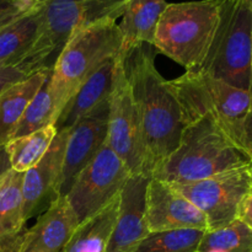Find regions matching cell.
Returning <instances> with one entry per match:
<instances>
[{
    "mask_svg": "<svg viewBox=\"0 0 252 252\" xmlns=\"http://www.w3.org/2000/svg\"><path fill=\"white\" fill-rule=\"evenodd\" d=\"M126 69L142 123L147 175L152 177L179 148L185 128L184 116L169 80L159 73L152 51L145 44L128 57Z\"/></svg>",
    "mask_w": 252,
    "mask_h": 252,
    "instance_id": "6da1fadb",
    "label": "cell"
},
{
    "mask_svg": "<svg viewBox=\"0 0 252 252\" xmlns=\"http://www.w3.org/2000/svg\"><path fill=\"white\" fill-rule=\"evenodd\" d=\"M252 165V159L209 117L185 123L179 148L152 177L167 184H189Z\"/></svg>",
    "mask_w": 252,
    "mask_h": 252,
    "instance_id": "7a4b0ae2",
    "label": "cell"
},
{
    "mask_svg": "<svg viewBox=\"0 0 252 252\" xmlns=\"http://www.w3.org/2000/svg\"><path fill=\"white\" fill-rule=\"evenodd\" d=\"M121 46L122 33L115 20L90 25L68 39L59 52L48 79L54 123L84 81L105 62L117 57Z\"/></svg>",
    "mask_w": 252,
    "mask_h": 252,
    "instance_id": "3957f363",
    "label": "cell"
},
{
    "mask_svg": "<svg viewBox=\"0 0 252 252\" xmlns=\"http://www.w3.org/2000/svg\"><path fill=\"white\" fill-rule=\"evenodd\" d=\"M219 6L220 0L167 4L158 24L153 47L186 71L199 70L216 34Z\"/></svg>",
    "mask_w": 252,
    "mask_h": 252,
    "instance_id": "277c9868",
    "label": "cell"
},
{
    "mask_svg": "<svg viewBox=\"0 0 252 252\" xmlns=\"http://www.w3.org/2000/svg\"><path fill=\"white\" fill-rule=\"evenodd\" d=\"M169 85L181 106L185 123L209 117L239 147L241 127L252 106L250 91L202 71H186L169 80Z\"/></svg>",
    "mask_w": 252,
    "mask_h": 252,
    "instance_id": "5b68a950",
    "label": "cell"
},
{
    "mask_svg": "<svg viewBox=\"0 0 252 252\" xmlns=\"http://www.w3.org/2000/svg\"><path fill=\"white\" fill-rule=\"evenodd\" d=\"M128 0H38L39 26L27 64L36 70L52 68L48 59L61 52L79 30L122 17Z\"/></svg>",
    "mask_w": 252,
    "mask_h": 252,
    "instance_id": "8992f818",
    "label": "cell"
},
{
    "mask_svg": "<svg viewBox=\"0 0 252 252\" xmlns=\"http://www.w3.org/2000/svg\"><path fill=\"white\" fill-rule=\"evenodd\" d=\"M252 7L248 0H220L219 21L202 71L235 88L251 89Z\"/></svg>",
    "mask_w": 252,
    "mask_h": 252,
    "instance_id": "52a82bcc",
    "label": "cell"
},
{
    "mask_svg": "<svg viewBox=\"0 0 252 252\" xmlns=\"http://www.w3.org/2000/svg\"><path fill=\"white\" fill-rule=\"evenodd\" d=\"M107 145L132 175H147L144 139L137 103L128 80L126 59L117 54L108 108ZM149 177V176H148Z\"/></svg>",
    "mask_w": 252,
    "mask_h": 252,
    "instance_id": "ba28073f",
    "label": "cell"
},
{
    "mask_svg": "<svg viewBox=\"0 0 252 252\" xmlns=\"http://www.w3.org/2000/svg\"><path fill=\"white\" fill-rule=\"evenodd\" d=\"M172 186L206 216L208 230H214L238 218L239 207L252 189V165Z\"/></svg>",
    "mask_w": 252,
    "mask_h": 252,
    "instance_id": "9c48e42d",
    "label": "cell"
},
{
    "mask_svg": "<svg viewBox=\"0 0 252 252\" xmlns=\"http://www.w3.org/2000/svg\"><path fill=\"white\" fill-rule=\"evenodd\" d=\"M130 172L107 144L76 176L65 194L79 223L117 198Z\"/></svg>",
    "mask_w": 252,
    "mask_h": 252,
    "instance_id": "30bf717a",
    "label": "cell"
},
{
    "mask_svg": "<svg viewBox=\"0 0 252 252\" xmlns=\"http://www.w3.org/2000/svg\"><path fill=\"white\" fill-rule=\"evenodd\" d=\"M110 100L69 129L59 180V196H65L76 176L107 144Z\"/></svg>",
    "mask_w": 252,
    "mask_h": 252,
    "instance_id": "8fae6325",
    "label": "cell"
},
{
    "mask_svg": "<svg viewBox=\"0 0 252 252\" xmlns=\"http://www.w3.org/2000/svg\"><path fill=\"white\" fill-rule=\"evenodd\" d=\"M69 129L59 130L44 157L24 172L22 216L27 221L39 217L59 197V180Z\"/></svg>",
    "mask_w": 252,
    "mask_h": 252,
    "instance_id": "7c38bea8",
    "label": "cell"
},
{
    "mask_svg": "<svg viewBox=\"0 0 252 252\" xmlns=\"http://www.w3.org/2000/svg\"><path fill=\"white\" fill-rule=\"evenodd\" d=\"M147 223L150 233L177 229L208 231L206 216L171 184L150 177L147 189Z\"/></svg>",
    "mask_w": 252,
    "mask_h": 252,
    "instance_id": "4fadbf2b",
    "label": "cell"
},
{
    "mask_svg": "<svg viewBox=\"0 0 252 252\" xmlns=\"http://www.w3.org/2000/svg\"><path fill=\"white\" fill-rule=\"evenodd\" d=\"M150 177L130 175L120 193L115 229L107 252H134L149 235L147 223V189Z\"/></svg>",
    "mask_w": 252,
    "mask_h": 252,
    "instance_id": "5bb4252c",
    "label": "cell"
},
{
    "mask_svg": "<svg viewBox=\"0 0 252 252\" xmlns=\"http://www.w3.org/2000/svg\"><path fill=\"white\" fill-rule=\"evenodd\" d=\"M79 220L65 196H59L36 224L25 230L17 252H63Z\"/></svg>",
    "mask_w": 252,
    "mask_h": 252,
    "instance_id": "9a60e30c",
    "label": "cell"
},
{
    "mask_svg": "<svg viewBox=\"0 0 252 252\" xmlns=\"http://www.w3.org/2000/svg\"><path fill=\"white\" fill-rule=\"evenodd\" d=\"M115 66L116 57L105 62L84 81L54 123L58 132L73 128L81 118L110 100L115 81Z\"/></svg>",
    "mask_w": 252,
    "mask_h": 252,
    "instance_id": "2e32d148",
    "label": "cell"
},
{
    "mask_svg": "<svg viewBox=\"0 0 252 252\" xmlns=\"http://www.w3.org/2000/svg\"><path fill=\"white\" fill-rule=\"evenodd\" d=\"M166 0H128L122 21L118 25L122 33L120 56L128 57L143 44L153 47L158 24L166 7Z\"/></svg>",
    "mask_w": 252,
    "mask_h": 252,
    "instance_id": "e0dca14e",
    "label": "cell"
},
{
    "mask_svg": "<svg viewBox=\"0 0 252 252\" xmlns=\"http://www.w3.org/2000/svg\"><path fill=\"white\" fill-rule=\"evenodd\" d=\"M51 73L52 68L42 69L0 93V147L11 139L27 105L43 86Z\"/></svg>",
    "mask_w": 252,
    "mask_h": 252,
    "instance_id": "ac0fdd59",
    "label": "cell"
},
{
    "mask_svg": "<svg viewBox=\"0 0 252 252\" xmlns=\"http://www.w3.org/2000/svg\"><path fill=\"white\" fill-rule=\"evenodd\" d=\"M39 26L38 0L33 7L0 30V65L26 64Z\"/></svg>",
    "mask_w": 252,
    "mask_h": 252,
    "instance_id": "d6986e66",
    "label": "cell"
},
{
    "mask_svg": "<svg viewBox=\"0 0 252 252\" xmlns=\"http://www.w3.org/2000/svg\"><path fill=\"white\" fill-rule=\"evenodd\" d=\"M120 196L76 226L63 252H107L118 214Z\"/></svg>",
    "mask_w": 252,
    "mask_h": 252,
    "instance_id": "ffe728a7",
    "label": "cell"
},
{
    "mask_svg": "<svg viewBox=\"0 0 252 252\" xmlns=\"http://www.w3.org/2000/svg\"><path fill=\"white\" fill-rule=\"evenodd\" d=\"M22 172L10 169L0 177V245L19 244L25 233L22 216Z\"/></svg>",
    "mask_w": 252,
    "mask_h": 252,
    "instance_id": "44dd1931",
    "label": "cell"
},
{
    "mask_svg": "<svg viewBox=\"0 0 252 252\" xmlns=\"http://www.w3.org/2000/svg\"><path fill=\"white\" fill-rule=\"evenodd\" d=\"M57 133L56 126L49 125L31 134L10 139L4 147L11 169L24 174L33 167L44 157Z\"/></svg>",
    "mask_w": 252,
    "mask_h": 252,
    "instance_id": "7402d4cb",
    "label": "cell"
},
{
    "mask_svg": "<svg viewBox=\"0 0 252 252\" xmlns=\"http://www.w3.org/2000/svg\"><path fill=\"white\" fill-rule=\"evenodd\" d=\"M204 233L197 229L149 233L134 252H197Z\"/></svg>",
    "mask_w": 252,
    "mask_h": 252,
    "instance_id": "603a6c76",
    "label": "cell"
},
{
    "mask_svg": "<svg viewBox=\"0 0 252 252\" xmlns=\"http://www.w3.org/2000/svg\"><path fill=\"white\" fill-rule=\"evenodd\" d=\"M218 249L225 252H252V229L240 220L204 233L198 251Z\"/></svg>",
    "mask_w": 252,
    "mask_h": 252,
    "instance_id": "cb8c5ba5",
    "label": "cell"
},
{
    "mask_svg": "<svg viewBox=\"0 0 252 252\" xmlns=\"http://www.w3.org/2000/svg\"><path fill=\"white\" fill-rule=\"evenodd\" d=\"M48 79L27 105L21 120L15 128L11 139L31 134L42 128H46L47 126L54 125L53 105L48 90Z\"/></svg>",
    "mask_w": 252,
    "mask_h": 252,
    "instance_id": "d4e9b609",
    "label": "cell"
},
{
    "mask_svg": "<svg viewBox=\"0 0 252 252\" xmlns=\"http://www.w3.org/2000/svg\"><path fill=\"white\" fill-rule=\"evenodd\" d=\"M36 69L30 66L29 64H21V65H0V93L7 89L9 86L29 78Z\"/></svg>",
    "mask_w": 252,
    "mask_h": 252,
    "instance_id": "484cf974",
    "label": "cell"
},
{
    "mask_svg": "<svg viewBox=\"0 0 252 252\" xmlns=\"http://www.w3.org/2000/svg\"><path fill=\"white\" fill-rule=\"evenodd\" d=\"M26 11L29 10H25L14 0H0V29Z\"/></svg>",
    "mask_w": 252,
    "mask_h": 252,
    "instance_id": "4316f807",
    "label": "cell"
},
{
    "mask_svg": "<svg viewBox=\"0 0 252 252\" xmlns=\"http://www.w3.org/2000/svg\"><path fill=\"white\" fill-rule=\"evenodd\" d=\"M239 147L252 159V106L241 127Z\"/></svg>",
    "mask_w": 252,
    "mask_h": 252,
    "instance_id": "83f0119b",
    "label": "cell"
},
{
    "mask_svg": "<svg viewBox=\"0 0 252 252\" xmlns=\"http://www.w3.org/2000/svg\"><path fill=\"white\" fill-rule=\"evenodd\" d=\"M238 220L252 229V189L245 196L238 211Z\"/></svg>",
    "mask_w": 252,
    "mask_h": 252,
    "instance_id": "f1b7e54d",
    "label": "cell"
},
{
    "mask_svg": "<svg viewBox=\"0 0 252 252\" xmlns=\"http://www.w3.org/2000/svg\"><path fill=\"white\" fill-rule=\"evenodd\" d=\"M10 169H11V166H10L9 157L6 154L5 147L2 145V147H0V177L6 174Z\"/></svg>",
    "mask_w": 252,
    "mask_h": 252,
    "instance_id": "f546056e",
    "label": "cell"
},
{
    "mask_svg": "<svg viewBox=\"0 0 252 252\" xmlns=\"http://www.w3.org/2000/svg\"><path fill=\"white\" fill-rule=\"evenodd\" d=\"M14 1H16L17 4H19L21 7H24L25 10H30L31 7L34 6L37 0H14Z\"/></svg>",
    "mask_w": 252,
    "mask_h": 252,
    "instance_id": "4dcf8cb0",
    "label": "cell"
},
{
    "mask_svg": "<svg viewBox=\"0 0 252 252\" xmlns=\"http://www.w3.org/2000/svg\"><path fill=\"white\" fill-rule=\"evenodd\" d=\"M19 244H12V245H0V252H17Z\"/></svg>",
    "mask_w": 252,
    "mask_h": 252,
    "instance_id": "1f68e13d",
    "label": "cell"
},
{
    "mask_svg": "<svg viewBox=\"0 0 252 252\" xmlns=\"http://www.w3.org/2000/svg\"><path fill=\"white\" fill-rule=\"evenodd\" d=\"M198 252H225V251L218 250V249H208V250H203V251H198Z\"/></svg>",
    "mask_w": 252,
    "mask_h": 252,
    "instance_id": "d6a6232c",
    "label": "cell"
},
{
    "mask_svg": "<svg viewBox=\"0 0 252 252\" xmlns=\"http://www.w3.org/2000/svg\"><path fill=\"white\" fill-rule=\"evenodd\" d=\"M250 93L252 95V58H251V89H250Z\"/></svg>",
    "mask_w": 252,
    "mask_h": 252,
    "instance_id": "836d02e7",
    "label": "cell"
},
{
    "mask_svg": "<svg viewBox=\"0 0 252 252\" xmlns=\"http://www.w3.org/2000/svg\"><path fill=\"white\" fill-rule=\"evenodd\" d=\"M248 2L251 5V7H252V0H248Z\"/></svg>",
    "mask_w": 252,
    "mask_h": 252,
    "instance_id": "e575fe53",
    "label": "cell"
},
{
    "mask_svg": "<svg viewBox=\"0 0 252 252\" xmlns=\"http://www.w3.org/2000/svg\"><path fill=\"white\" fill-rule=\"evenodd\" d=\"M1 29H2V27H1ZM1 29H0V30H1Z\"/></svg>",
    "mask_w": 252,
    "mask_h": 252,
    "instance_id": "d590c367",
    "label": "cell"
},
{
    "mask_svg": "<svg viewBox=\"0 0 252 252\" xmlns=\"http://www.w3.org/2000/svg\"><path fill=\"white\" fill-rule=\"evenodd\" d=\"M197 252H198V251H197Z\"/></svg>",
    "mask_w": 252,
    "mask_h": 252,
    "instance_id": "8d00e7d4",
    "label": "cell"
}]
</instances>
